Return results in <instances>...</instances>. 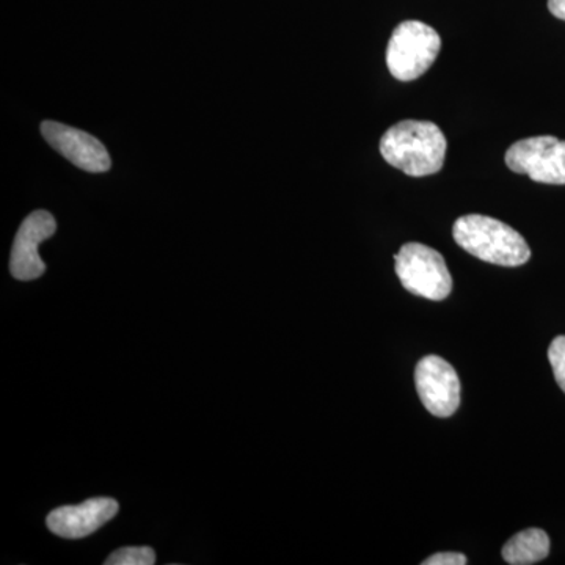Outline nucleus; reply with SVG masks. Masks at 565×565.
Here are the masks:
<instances>
[{"label": "nucleus", "instance_id": "obj_1", "mask_svg": "<svg viewBox=\"0 0 565 565\" xmlns=\"http://www.w3.org/2000/svg\"><path fill=\"white\" fill-rule=\"evenodd\" d=\"M445 134L435 122L405 120L392 126L381 140V154L390 166L408 177L440 172L446 158Z\"/></svg>", "mask_w": 565, "mask_h": 565}, {"label": "nucleus", "instance_id": "obj_2", "mask_svg": "<svg viewBox=\"0 0 565 565\" xmlns=\"http://www.w3.org/2000/svg\"><path fill=\"white\" fill-rule=\"evenodd\" d=\"M457 245L475 258L503 267H519L530 262V245L522 234L497 218L470 214L452 226Z\"/></svg>", "mask_w": 565, "mask_h": 565}, {"label": "nucleus", "instance_id": "obj_3", "mask_svg": "<svg viewBox=\"0 0 565 565\" xmlns=\"http://www.w3.org/2000/svg\"><path fill=\"white\" fill-rule=\"evenodd\" d=\"M440 50L441 39L435 29L422 21H404L390 39L386 65L397 81H415L433 66Z\"/></svg>", "mask_w": 565, "mask_h": 565}, {"label": "nucleus", "instance_id": "obj_4", "mask_svg": "<svg viewBox=\"0 0 565 565\" xmlns=\"http://www.w3.org/2000/svg\"><path fill=\"white\" fill-rule=\"evenodd\" d=\"M396 259V275L408 292L440 302L452 291V278L444 256L418 243L401 247Z\"/></svg>", "mask_w": 565, "mask_h": 565}, {"label": "nucleus", "instance_id": "obj_5", "mask_svg": "<svg viewBox=\"0 0 565 565\" xmlns=\"http://www.w3.org/2000/svg\"><path fill=\"white\" fill-rule=\"evenodd\" d=\"M512 172L527 174L535 182L565 184V140L556 137H530L515 141L505 152Z\"/></svg>", "mask_w": 565, "mask_h": 565}, {"label": "nucleus", "instance_id": "obj_6", "mask_svg": "<svg viewBox=\"0 0 565 565\" xmlns=\"http://www.w3.org/2000/svg\"><path fill=\"white\" fill-rule=\"evenodd\" d=\"M419 401L429 414L449 418L460 405V381L451 363L438 355H427L415 367Z\"/></svg>", "mask_w": 565, "mask_h": 565}, {"label": "nucleus", "instance_id": "obj_7", "mask_svg": "<svg viewBox=\"0 0 565 565\" xmlns=\"http://www.w3.org/2000/svg\"><path fill=\"white\" fill-rule=\"evenodd\" d=\"M57 232V222L47 211L32 212L22 222L11 248L10 273L17 280L32 281L46 273L39 245Z\"/></svg>", "mask_w": 565, "mask_h": 565}, {"label": "nucleus", "instance_id": "obj_8", "mask_svg": "<svg viewBox=\"0 0 565 565\" xmlns=\"http://www.w3.org/2000/svg\"><path fill=\"white\" fill-rule=\"evenodd\" d=\"M41 134L55 151L73 162L77 169L88 173L109 172L111 161L106 147L81 129L57 121H44Z\"/></svg>", "mask_w": 565, "mask_h": 565}, {"label": "nucleus", "instance_id": "obj_9", "mask_svg": "<svg viewBox=\"0 0 565 565\" xmlns=\"http://www.w3.org/2000/svg\"><path fill=\"white\" fill-rule=\"evenodd\" d=\"M117 501L111 498H93L77 505H62L47 515V527L65 539L87 537L110 522L118 514Z\"/></svg>", "mask_w": 565, "mask_h": 565}, {"label": "nucleus", "instance_id": "obj_10", "mask_svg": "<svg viewBox=\"0 0 565 565\" xmlns=\"http://www.w3.org/2000/svg\"><path fill=\"white\" fill-rule=\"evenodd\" d=\"M503 559L511 565H533L550 555V537L544 530L530 527L511 537L503 546Z\"/></svg>", "mask_w": 565, "mask_h": 565}, {"label": "nucleus", "instance_id": "obj_11", "mask_svg": "<svg viewBox=\"0 0 565 565\" xmlns=\"http://www.w3.org/2000/svg\"><path fill=\"white\" fill-rule=\"evenodd\" d=\"M156 563L154 550L150 546H126L111 553L106 565H152Z\"/></svg>", "mask_w": 565, "mask_h": 565}, {"label": "nucleus", "instance_id": "obj_12", "mask_svg": "<svg viewBox=\"0 0 565 565\" xmlns=\"http://www.w3.org/2000/svg\"><path fill=\"white\" fill-rule=\"evenodd\" d=\"M548 360L559 388L565 393V337H557L548 349Z\"/></svg>", "mask_w": 565, "mask_h": 565}, {"label": "nucleus", "instance_id": "obj_13", "mask_svg": "<svg viewBox=\"0 0 565 565\" xmlns=\"http://www.w3.org/2000/svg\"><path fill=\"white\" fill-rule=\"evenodd\" d=\"M424 565H465L467 564V556L462 553L445 552L437 553V555L427 557L423 563Z\"/></svg>", "mask_w": 565, "mask_h": 565}, {"label": "nucleus", "instance_id": "obj_14", "mask_svg": "<svg viewBox=\"0 0 565 565\" xmlns=\"http://www.w3.org/2000/svg\"><path fill=\"white\" fill-rule=\"evenodd\" d=\"M548 10L557 20L565 21V0H548Z\"/></svg>", "mask_w": 565, "mask_h": 565}]
</instances>
